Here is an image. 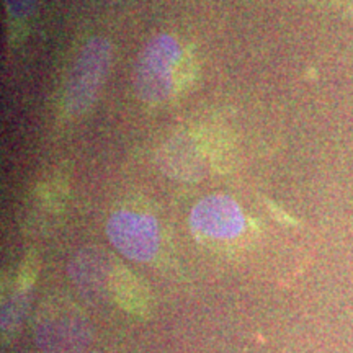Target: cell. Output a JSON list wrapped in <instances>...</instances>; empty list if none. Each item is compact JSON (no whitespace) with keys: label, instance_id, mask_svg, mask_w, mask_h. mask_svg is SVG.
Returning <instances> with one entry per match:
<instances>
[{"label":"cell","instance_id":"obj_1","mask_svg":"<svg viewBox=\"0 0 353 353\" xmlns=\"http://www.w3.org/2000/svg\"><path fill=\"white\" fill-rule=\"evenodd\" d=\"M182 52L170 34H157L145 44L134 69V92L141 101L156 107L175 94V69Z\"/></svg>","mask_w":353,"mask_h":353},{"label":"cell","instance_id":"obj_2","mask_svg":"<svg viewBox=\"0 0 353 353\" xmlns=\"http://www.w3.org/2000/svg\"><path fill=\"white\" fill-rule=\"evenodd\" d=\"M112 44L107 38L88 39L79 52L64 90V107L70 117H81L95 103L112 65Z\"/></svg>","mask_w":353,"mask_h":353},{"label":"cell","instance_id":"obj_3","mask_svg":"<svg viewBox=\"0 0 353 353\" xmlns=\"http://www.w3.org/2000/svg\"><path fill=\"white\" fill-rule=\"evenodd\" d=\"M107 234L118 252L136 262H148L159 249V228L149 214L114 211L107 223Z\"/></svg>","mask_w":353,"mask_h":353},{"label":"cell","instance_id":"obj_4","mask_svg":"<svg viewBox=\"0 0 353 353\" xmlns=\"http://www.w3.org/2000/svg\"><path fill=\"white\" fill-rule=\"evenodd\" d=\"M190 221L195 231L211 239L228 241L242 234L245 218L241 206L226 195H211L192 210Z\"/></svg>","mask_w":353,"mask_h":353},{"label":"cell","instance_id":"obj_5","mask_svg":"<svg viewBox=\"0 0 353 353\" xmlns=\"http://www.w3.org/2000/svg\"><path fill=\"white\" fill-rule=\"evenodd\" d=\"M157 161L161 169L172 179L198 182L206 174L208 157L198 134L176 132L159 149Z\"/></svg>","mask_w":353,"mask_h":353},{"label":"cell","instance_id":"obj_6","mask_svg":"<svg viewBox=\"0 0 353 353\" xmlns=\"http://www.w3.org/2000/svg\"><path fill=\"white\" fill-rule=\"evenodd\" d=\"M198 138L201 141L203 149H205L206 157H208L211 165L218 167V170L221 172H228L231 169V144H229V141L223 132L219 130L208 132L201 131Z\"/></svg>","mask_w":353,"mask_h":353},{"label":"cell","instance_id":"obj_7","mask_svg":"<svg viewBox=\"0 0 353 353\" xmlns=\"http://www.w3.org/2000/svg\"><path fill=\"white\" fill-rule=\"evenodd\" d=\"M193 74H195V63H193V57L188 51L182 52L179 64L175 69V94L180 92L192 82Z\"/></svg>","mask_w":353,"mask_h":353},{"label":"cell","instance_id":"obj_8","mask_svg":"<svg viewBox=\"0 0 353 353\" xmlns=\"http://www.w3.org/2000/svg\"><path fill=\"white\" fill-rule=\"evenodd\" d=\"M37 2L38 0H6V6L13 19L21 21L33 15L37 10Z\"/></svg>","mask_w":353,"mask_h":353},{"label":"cell","instance_id":"obj_9","mask_svg":"<svg viewBox=\"0 0 353 353\" xmlns=\"http://www.w3.org/2000/svg\"><path fill=\"white\" fill-rule=\"evenodd\" d=\"M65 193V187L63 185V179H56L52 180L51 183L44 185V192L43 195L46 196L48 201H52V203H61V198Z\"/></svg>","mask_w":353,"mask_h":353}]
</instances>
